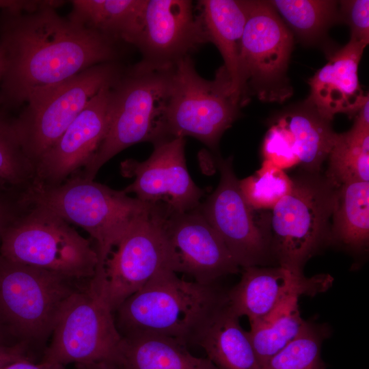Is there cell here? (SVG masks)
<instances>
[{
  "instance_id": "cell-1",
  "label": "cell",
  "mask_w": 369,
  "mask_h": 369,
  "mask_svg": "<svg viewBox=\"0 0 369 369\" xmlns=\"http://www.w3.org/2000/svg\"><path fill=\"white\" fill-rule=\"evenodd\" d=\"M64 2L31 11L1 10L0 107L5 111L92 66L118 62L119 42L61 16L56 8Z\"/></svg>"
},
{
  "instance_id": "cell-2",
  "label": "cell",
  "mask_w": 369,
  "mask_h": 369,
  "mask_svg": "<svg viewBox=\"0 0 369 369\" xmlns=\"http://www.w3.org/2000/svg\"><path fill=\"white\" fill-rule=\"evenodd\" d=\"M226 301L216 284H201L164 269L115 310L122 337L152 335L195 344L204 327Z\"/></svg>"
},
{
  "instance_id": "cell-3",
  "label": "cell",
  "mask_w": 369,
  "mask_h": 369,
  "mask_svg": "<svg viewBox=\"0 0 369 369\" xmlns=\"http://www.w3.org/2000/svg\"><path fill=\"white\" fill-rule=\"evenodd\" d=\"M21 200L45 206L84 229L96 243V269L105 268L113 247L152 205L78 174L56 186L31 184L22 191Z\"/></svg>"
},
{
  "instance_id": "cell-4",
  "label": "cell",
  "mask_w": 369,
  "mask_h": 369,
  "mask_svg": "<svg viewBox=\"0 0 369 369\" xmlns=\"http://www.w3.org/2000/svg\"><path fill=\"white\" fill-rule=\"evenodd\" d=\"M0 256L79 281L94 276L96 250L70 223L49 208L24 207L4 230Z\"/></svg>"
},
{
  "instance_id": "cell-5",
  "label": "cell",
  "mask_w": 369,
  "mask_h": 369,
  "mask_svg": "<svg viewBox=\"0 0 369 369\" xmlns=\"http://www.w3.org/2000/svg\"><path fill=\"white\" fill-rule=\"evenodd\" d=\"M292 180L290 192L271 209V254L279 266L301 275L308 260L330 243L338 188L320 172Z\"/></svg>"
},
{
  "instance_id": "cell-6",
  "label": "cell",
  "mask_w": 369,
  "mask_h": 369,
  "mask_svg": "<svg viewBox=\"0 0 369 369\" xmlns=\"http://www.w3.org/2000/svg\"><path fill=\"white\" fill-rule=\"evenodd\" d=\"M240 107L232 97L231 81L223 66L213 80H207L198 74L191 57H187L173 68L155 144L191 136L216 151L221 137L239 116Z\"/></svg>"
},
{
  "instance_id": "cell-7",
  "label": "cell",
  "mask_w": 369,
  "mask_h": 369,
  "mask_svg": "<svg viewBox=\"0 0 369 369\" xmlns=\"http://www.w3.org/2000/svg\"><path fill=\"white\" fill-rule=\"evenodd\" d=\"M85 280L72 279L0 256V320L16 342L31 349L42 347L66 303Z\"/></svg>"
},
{
  "instance_id": "cell-8",
  "label": "cell",
  "mask_w": 369,
  "mask_h": 369,
  "mask_svg": "<svg viewBox=\"0 0 369 369\" xmlns=\"http://www.w3.org/2000/svg\"><path fill=\"white\" fill-rule=\"evenodd\" d=\"M173 68L125 70L111 87L107 134L90 162L78 175L94 180L117 154L135 144L157 141L167 107Z\"/></svg>"
},
{
  "instance_id": "cell-9",
  "label": "cell",
  "mask_w": 369,
  "mask_h": 369,
  "mask_svg": "<svg viewBox=\"0 0 369 369\" xmlns=\"http://www.w3.org/2000/svg\"><path fill=\"white\" fill-rule=\"evenodd\" d=\"M104 269L96 270L64 306L41 361L75 365L113 359L122 342Z\"/></svg>"
},
{
  "instance_id": "cell-10",
  "label": "cell",
  "mask_w": 369,
  "mask_h": 369,
  "mask_svg": "<svg viewBox=\"0 0 369 369\" xmlns=\"http://www.w3.org/2000/svg\"><path fill=\"white\" fill-rule=\"evenodd\" d=\"M124 70L118 62L99 64L29 98L13 124L33 166L89 101L103 87L114 85Z\"/></svg>"
},
{
  "instance_id": "cell-11",
  "label": "cell",
  "mask_w": 369,
  "mask_h": 369,
  "mask_svg": "<svg viewBox=\"0 0 369 369\" xmlns=\"http://www.w3.org/2000/svg\"><path fill=\"white\" fill-rule=\"evenodd\" d=\"M293 45V34L270 1H249L239 58L241 107L253 96L279 103L292 96L288 69Z\"/></svg>"
},
{
  "instance_id": "cell-12",
  "label": "cell",
  "mask_w": 369,
  "mask_h": 369,
  "mask_svg": "<svg viewBox=\"0 0 369 369\" xmlns=\"http://www.w3.org/2000/svg\"><path fill=\"white\" fill-rule=\"evenodd\" d=\"M164 216V203L152 204L134 221L105 261L107 290L113 312L159 271L174 272Z\"/></svg>"
},
{
  "instance_id": "cell-13",
  "label": "cell",
  "mask_w": 369,
  "mask_h": 369,
  "mask_svg": "<svg viewBox=\"0 0 369 369\" xmlns=\"http://www.w3.org/2000/svg\"><path fill=\"white\" fill-rule=\"evenodd\" d=\"M219 184L197 210L221 237L240 267L262 266L272 261L269 223L257 222L245 201L233 169L232 157L217 156Z\"/></svg>"
},
{
  "instance_id": "cell-14",
  "label": "cell",
  "mask_w": 369,
  "mask_h": 369,
  "mask_svg": "<svg viewBox=\"0 0 369 369\" xmlns=\"http://www.w3.org/2000/svg\"><path fill=\"white\" fill-rule=\"evenodd\" d=\"M207 43L200 19L189 0H147L141 31L134 46L141 60L132 68L169 70Z\"/></svg>"
},
{
  "instance_id": "cell-15",
  "label": "cell",
  "mask_w": 369,
  "mask_h": 369,
  "mask_svg": "<svg viewBox=\"0 0 369 369\" xmlns=\"http://www.w3.org/2000/svg\"><path fill=\"white\" fill-rule=\"evenodd\" d=\"M185 139L174 138L154 144L144 161L128 159L120 164L122 176L134 178L123 191L151 204L163 202L171 211L183 213L196 208L204 191L193 181L187 168Z\"/></svg>"
},
{
  "instance_id": "cell-16",
  "label": "cell",
  "mask_w": 369,
  "mask_h": 369,
  "mask_svg": "<svg viewBox=\"0 0 369 369\" xmlns=\"http://www.w3.org/2000/svg\"><path fill=\"white\" fill-rule=\"evenodd\" d=\"M164 227L174 256L175 273L210 285L239 272L226 245L197 208L178 213L165 205Z\"/></svg>"
},
{
  "instance_id": "cell-17",
  "label": "cell",
  "mask_w": 369,
  "mask_h": 369,
  "mask_svg": "<svg viewBox=\"0 0 369 369\" xmlns=\"http://www.w3.org/2000/svg\"><path fill=\"white\" fill-rule=\"evenodd\" d=\"M101 89L34 166L31 184L59 185L90 162L107 132L110 90Z\"/></svg>"
},
{
  "instance_id": "cell-18",
  "label": "cell",
  "mask_w": 369,
  "mask_h": 369,
  "mask_svg": "<svg viewBox=\"0 0 369 369\" xmlns=\"http://www.w3.org/2000/svg\"><path fill=\"white\" fill-rule=\"evenodd\" d=\"M243 270L239 282L226 292V301L239 318L247 317L250 327L264 323L288 300L325 292L333 282L329 274L308 277L279 266H253Z\"/></svg>"
},
{
  "instance_id": "cell-19",
  "label": "cell",
  "mask_w": 369,
  "mask_h": 369,
  "mask_svg": "<svg viewBox=\"0 0 369 369\" xmlns=\"http://www.w3.org/2000/svg\"><path fill=\"white\" fill-rule=\"evenodd\" d=\"M366 46L350 40L331 54L327 64L309 79L310 92L304 102L323 118L331 122L338 113L353 118L369 99L358 78V66Z\"/></svg>"
},
{
  "instance_id": "cell-20",
  "label": "cell",
  "mask_w": 369,
  "mask_h": 369,
  "mask_svg": "<svg viewBox=\"0 0 369 369\" xmlns=\"http://www.w3.org/2000/svg\"><path fill=\"white\" fill-rule=\"evenodd\" d=\"M197 8L207 42L214 44L220 52L231 81L232 97L241 107L239 58L249 1L201 0Z\"/></svg>"
},
{
  "instance_id": "cell-21",
  "label": "cell",
  "mask_w": 369,
  "mask_h": 369,
  "mask_svg": "<svg viewBox=\"0 0 369 369\" xmlns=\"http://www.w3.org/2000/svg\"><path fill=\"white\" fill-rule=\"evenodd\" d=\"M272 122L278 127L305 172L320 173L337 134L332 129L331 122L303 102L279 113Z\"/></svg>"
},
{
  "instance_id": "cell-22",
  "label": "cell",
  "mask_w": 369,
  "mask_h": 369,
  "mask_svg": "<svg viewBox=\"0 0 369 369\" xmlns=\"http://www.w3.org/2000/svg\"><path fill=\"white\" fill-rule=\"evenodd\" d=\"M195 344L204 350L218 369H262L247 331L227 301L210 317Z\"/></svg>"
},
{
  "instance_id": "cell-23",
  "label": "cell",
  "mask_w": 369,
  "mask_h": 369,
  "mask_svg": "<svg viewBox=\"0 0 369 369\" xmlns=\"http://www.w3.org/2000/svg\"><path fill=\"white\" fill-rule=\"evenodd\" d=\"M186 346L163 336H126L111 360L122 369H218L208 357H195Z\"/></svg>"
},
{
  "instance_id": "cell-24",
  "label": "cell",
  "mask_w": 369,
  "mask_h": 369,
  "mask_svg": "<svg viewBox=\"0 0 369 369\" xmlns=\"http://www.w3.org/2000/svg\"><path fill=\"white\" fill-rule=\"evenodd\" d=\"M147 0H74L68 18L118 42H135Z\"/></svg>"
},
{
  "instance_id": "cell-25",
  "label": "cell",
  "mask_w": 369,
  "mask_h": 369,
  "mask_svg": "<svg viewBox=\"0 0 369 369\" xmlns=\"http://www.w3.org/2000/svg\"><path fill=\"white\" fill-rule=\"evenodd\" d=\"M331 219L330 243H337L355 253L366 251L369 241V182L339 187Z\"/></svg>"
},
{
  "instance_id": "cell-26",
  "label": "cell",
  "mask_w": 369,
  "mask_h": 369,
  "mask_svg": "<svg viewBox=\"0 0 369 369\" xmlns=\"http://www.w3.org/2000/svg\"><path fill=\"white\" fill-rule=\"evenodd\" d=\"M292 33L306 44L323 40L329 29L340 23L338 1L327 0L269 1Z\"/></svg>"
},
{
  "instance_id": "cell-27",
  "label": "cell",
  "mask_w": 369,
  "mask_h": 369,
  "mask_svg": "<svg viewBox=\"0 0 369 369\" xmlns=\"http://www.w3.org/2000/svg\"><path fill=\"white\" fill-rule=\"evenodd\" d=\"M324 175L337 188L355 182H369V130L353 125L337 133Z\"/></svg>"
},
{
  "instance_id": "cell-28",
  "label": "cell",
  "mask_w": 369,
  "mask_h": 369,
  "mask_svg": "<svg viewBox=\"0 0 369 369\" xmlns=\"http://www.w3.org/2000/svg\"><path fill=\"white\" fill-rule=\"evenodd\" d=\"M298 299L288 300L264 323L250 327V330L247 331L262 369L303 329L306 320L301 316Z\"/></svg>"
},
{
  "instance_id": "cell-29",
  "label": "cell",
  "mask_w": 369,
  "mask_h": 369,
  "mask_svg": "<svg viewBox=\"0 0 369 369\" xmlns=\"http://www.w3.org/2000/svg\"><path fill=\"white\" fill-rule=\"evenodd\" d=\"M330 333L327 325L306 321L299 335L274 355L263 369H326L320 351L323 341Z\"/></svg>"
},
{
  "instance_id": "cell-30",
  "label": "cell",
  "mask_w": 369,
  "mask_h": 369,
  "mask_svg": "<svg viewBox=\"0 0 369 369\" xmlns=\"http://www.w3.org/2000/svg\"><path fill=\"white\" fill-rule=\"evenodd\" d=\"M14 117L0 107V180L25 190L34 179V166L25 153L13 124Z\"/></svg>"
},
{
  "instance_id": "cell-31",
  "label": "cell",
  "mask_w": 369,
  "mask_h": 369,
  "mask_svg": "<svg viewBox=\"0 0 369 369\" xmlns=\"http://www.w3.org/2000/svg\"><path fill=\"white\" fill-rule=\"evenodd\" d=\"M239 187L253 209H272L290 192L292 180L284 170L264 161L254 175L239 180Z\"/></svg>"
},
{
  "instance_id": "cell-32",
  "label": "cell",
  "mask_w": 369,
  "mask_h": 369,
  "mask_svg": "<svg viewBox=\"0 0 369 369\" xmlns=\"http://www.w3.org/2000/svg\"><path fill=\"white\" fill-rule=\"evenodd\" d=\"M338 10L340 23L350 27V40L367 46L369 42V1H340Z\"/></svg>"
},
{
  "instance_id": "cell-33",
  "label": "cell",
  "mask_w": 369,
  "mask_h": 369,
  "mask_svg": "<svg viewBox=\"0 0 369 369\" xmlns=\"http://www.w3.org/2000/svg\"><path fill=\"white\" fill-rule=\"evenodd\" d=\"M21 193L12 187L0 189V243L4 230L25 206Z\"/></svg>"
},
{
  "instance_id": "cell-34",
  "label": "cell",
  "mask_w": 369,
  "mask_h": 369,
  "mask_svg": "<svg viewBox=\"0 0 369 369\" xmlns=\"http://www.w3.org/2000/svg\"><path fill=\"white\" fill-rule=\"evenodd\" d=\"M30 347L19 342L13 345L0 346V369L7 364L21 359H31Z\"/></svg>"
},
{
  "instance_id": "cell-35",
  "label": "cell",
  "mask_w": 369,
  "mask_h": 369,
  "mask_svg": "<svg viewBox=\"0 0 369 369\" xmlns=\"http://www.w3.org/2000/svg\"><path fill=\"white\" fill-rule=\"evenodd\" d=\"M1 369H66L59 364L40 361L36 364L29 359H21L12 361Z\"/></svg>"
},
{
  "instance_id": "cell-36",
  "label": "cell",
  "mask_w": 369,
  "mask_h": 369,
  "mask_svg": "<svg viewBox=\"0 0 369 369\" xmlns=\"http://www.w3.org/2000/svg\"><path fill=\"white\" fill-rule=\"evenodd\" d=\"M75 366L77 369H122L111 359Z\"/></svg>"
},
{
  "instance_id": "cell-37",
  "label": "cell",
  "mask_w": 369,
  "mask_h": 369,
  "mask_svg": "<svg viewBox=\"0 0 369 369\" xmlns=\"http://www.w3.org/2000/svg\"><path fill=\"white\" fill-rule=\"evenodd\" d=\"M17 342L8 333L0 320V346L13 345Z\"/></svg>"
},
{
  "instance_id": "cell-38",
  "label": "cell",
  "mask_w": 369,
  "mask_h": 369,
  "mask_svg": "<svg viewBox=\"0 0 369 369\" xmlns=\"http://www.w3.org/2000/svg\"><path fill=\"white\" fill-rule=\"evenodd\" d=\"M5 71V60L3 53L0 49V85Z\"/></svg>"
},
{
  "instance_id": "cell-39",
  "label": "cell",
  "mask_w": 369,
  "mask_h": 369,
  "mask_svg": "<svg viewBox=\"0 0 369 369\" xmlns=\"http://www.w3.org/2000/svg\"><path fill=\"white\" fill-rule=\"evenodd\" d=\"M7 187H11L8 186L5 182L0 180V189L7 188Z\"/></svg>"
}]
</instances>
